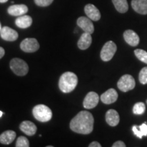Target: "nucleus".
Instances as JSON below:
<instances>
[{
  "label": "nucleus",
  "instance_id": "34",
  "mask_svg": "<svg viewBox=\"0 0 147 147\" xmlns=\"http://www.w3.org/2000/svg\"><path fill=\"white\" fill-rule=\"evenodd\" d=\"M146 102H147V100H146Z\"/></svg>",
  "mask_w": 147,
  "mask_h": 147
},
{
  "label": "nucleus",
  "instance_id": "1",
  "mask_svg": "<svg viewBox=\"0 0 147 147\" xmlns=\"http://www.w3.org/2000/svg\"><path fill=\"white\" fill-rule=\"evenodd\" d=\"M94 119L91 113L80 111L71 119L69 127L71 131L80 134H89L93 130Z\"/></svg>",
  "mask_w": 147,
  "mask_h": 147
},
{
  "label": "nucleus",
  "instance_id": "26",
  "mask_svg": "<svg viewBox=\"0 0 147 147\" xmlns=\"http://www.w3.org/2000/svg\"><path fill=\"white\" fill-rule=\"evenodd\" d=\"M140 82L142 84H147V67H144L141 69L139 74Z\"/></svg>",
  "mask_w": 147,
  "mask_h": 147
},
{
  "label": "nucleus",
  "instance_id": "5",
  "mask_svg": "<svg viewBox=\"0 0 147 147\" xmlns=\"http://www.w3.org/2000/svg\"><path fill=\"white\" fill-rule=\"evenodd\" d=\"M117 47L115 42L108 41L106 42L102 49L100 57L104 61H109L113 59L115 53L117 52Z\"/></svg>",
  "mask_w": 147,
  "mask_h": 147
},
{
  "label": "nucleus",
  "instance_id": "23",
  "mask_svg": "<svg viewBox=\"0 0 147 147\" xmlns=\"http://www.w3.org/2000/svg\"><path fill=\"white\" fill-rule=\"evenodd\" d=\"M134 54L140 61L147 64V52L142 49H136L134 51Z\"/></svg>",
  "mask_w": 147,
  "mask_h": 147
},
{
  "label": "nucleus",
  "instance_id": "15",
  "mask_svg": "<svg viewBox=\"0 0 147 147\" xmlns=\"http://www.w3.org/2000/svg\"><path fill=\"white\" fill-rule=\"evenodd\" d=\"M20 129L27 136H32L37 131V127L34 123L29 121H23L20 125Z\"/></svg>",
  "mask_w": 147,
  "mask_h": 147
},
{
  "label": "nucleus",
  "instance_id": "33",
  "mask_svg": "<svg viewBox=\"0 0 147 147\" xmlns=\"http://www.w3.org/2000/svg\"><path fill=\"white\" fill-rule=\"evenodd\" d=\"M1 23H0V32H1Z\"/></svg>",
  "mask_w": 147,
  "mask_h": 147
},
{
  "label": "nucleus",
  "instance_id": "7",
  "mask_svg": "<svg viewBox=\"0 0 147 147\" xmlns=\"http://www.w3.org/2000/svg\"><path fill=\"white\" fill-rule=\"evenodd\" d=\"M20 47L25 53H34L40 49V45L35 38H25L21 42Z\"/></svg>",
  "mask_w": 147,
  "mask_h": 147
},
{
  "label": "nucleus",
  "instance_id": "28",
  "mask_svg": "<svg viewBox=\"0 0 147 147\" xmlns=\"http://www.w3.org/2000/svg\"><path fill=\"white\" fill-rule=\"evenodd\" d=\"M112 146L113 147H125L126 145L123 142V141L119 140V141H117V142H115V143H114Z\"/></svg>",
  "mask_w": 147,
  "mask_h": 147
},
{
  "label": "nucleus",
  "instance_id": "24",
  "mask_svg": "<svg viewBox=\"0 0 147 147\" xmlns=\"http://www.w3.org/2000/svg\"><path fill=\"white\" fill-rule=\"evenodd\" d=\"M145 104L143 102H138L135 104L133 108V113L135 115H142L145 112Z\"/></svg>",
  "mask_w": 147,
  "mask_h": 147
},
{
  "label": "nucleus",
  "instance_id": "17",
  "mask_svg": "<svg viewBox=\"0 0 147 147\" xmlns=\"http://www.w3.org/2000/svg\"><path fill=\"white\" fill-rule=\"evenodd\" d=\"M131 6L138 14H147V0H132Z\"/></svg>",
  "mask_w": 147,
  "mask_h": 147
},
{
  "label": "nucleus",
  "instance_id": "20",
  "mask_svg": "<svg viewBox=\"0 0 147 147\" xmlns=\"http://www.w3.org/2000/svg\"><path fill=\"white\" fill-rule=\"evenodd\" d=\"M15 24L18 27L21 29L28 28L32 25V18L28 15H22L18 17L15 21Z\"/></svg>",
  "mask_w": 147,
  "mask_h": 147
},
{
  "label": "nucleus",
  "instance_id": "32",
  "mask_svg": "<svg viewBox=\"0 0 147 147\" xmlns=\"http://www.w3.org/2000/svg\"><path fill=\"white\" fill-rule=\"evenodd\" d=\"M3 115V113H2V112H1V111H0V118H1V116H2Z\"/></svg>",
  "mask_w": 147,
  "mask_h": 147
},
{
  "label": "nucleus",
  "instance_id": "11",
  "mask_svg": "<svg viewBox=\"0 0 147 147\" xmlns=\"http://www.w3.org/2000/svg\"><path fill=\"white\" fill-rule=\"evenodd\" d=\"M101 101L105 104H111L115 103L118 99V93L114 89H110L104 92L100 97Z\"/></svg>",
  "mask_w": 147,
  "mask_h": 147
},
{
  "label": "nucleus",
  "instance_id": "27",
  "mask_svg": "<svg viewBox=\"0 0 147 147\" xmlns=\"http://www.w3.org/2000/svg\"><path fill=\"white\" fill-rule=\"evenodd\" d=\"M54 0H34L37 5L40 7H47L50 5Z\"/></svg>",
  "mask_w": 147,
  "mask_h": 147
},
{
  "label": "nucleus",
  "instance_id": "19",
  "mask_svg": "<svg viewBox=\"0 0 147 147\" xmlns=\"http://www.w3.org/2000/svg\"><path fill=\"white\" fill-rule=\"evenodd\" d=\"M16 132L7 130L0 135V143L2 144H10L16 138Z\"/></svg>",
  "mask_w": 147,
  "mask_h": 147
},
{
  "label": "nucleus",
  "instance_id": "8",
  "mask_svg": "<svg viewBox=\"0 0 147 147\" xmlns=\"http://www.w3.org/2000/svg\"><path fill=\"white\" fill-rule=\"evenodd\" d=\"M100 97L95 92L91 91L87 93L84 97L83 101V106L86 109H92L94 108L98 104Z\"/></svg>",
  "mask_w": 147,
  "mask_h": 147
},
{
  "label": "nucleus",
  "instance_id": "12",
  "mask_svg": "<svg viewBox=\"0 0 147 147\" xmlns=\"http://www.w3.org/2000/svg\"><path fill=\"white\" fill-rule=\"evenodd\" d=\"M84 12L87 14L88 18H89L92 21H97L101 18L100 10L94 5L91 4V3H89V4L85 5V7H84Z\"/></svg>",
  "mask_w": 147,
  "mask_h": 147
},
{
  "label": "nucleus",
  "instance_id": "10",
  "mask_svg": "<svg viewBox=\"0 0 147 147\" xmlns=\"http://www.w3.org/2000/svg\"><path fill=\"white\" fill-rule=\"evenodd\" d=\"M0 35H1V38L3 40L8 42H14L17 40L18 38L17 32L7 26H5L3 28H1Z\"/></svg>",
  "mask_w": 147,
  "mask_h": 147
},
{
  "label": "nucleus",
  "instance_id": "21",
  "mask_svg": "<svg viewBox=\"0 0 147 147\" xmlns=\"http://www.w3.org/2000/svg\"><path fill=\"white\" fill-rule=\"evenodd\" d=\"M116 10L120 13H125L128 10L129 5L127 0H112Z\"/></svg>",
  "mask_w": 147,
  "mask_h": 147
},
{
  "label": "nucleus",
  "instance_id": "16",
  "mask_svg": "<svg viewBox=\"0 0 147 147\" xmlns=\"http://www.w3.org/2000/svg\"><path fill=\"white\" fill-rule=\"evenodd\" d=\"M106 121L110 126H117L120 121L119 113L115 110L113 109L108 110L106 114Z\"/></svg>",
  "mask_w": 147,
  "mask_h": 147
},
{
  "label": "nucleus",
  "instance_id": "9",
  "mask_svg": "<svg viewBox=\"0 0 147 147\" xmlns=\"http://www.w3.org/2000/svg\"><path fill=\"white\" fill-rule=\"evenodd\" d=\"M77 25L84 32L92 34L94 32V25L89 18L80 16L77 20Z\"/></svg>",
  "mask_w": 147,
  "mask_h": 147
},
{
  "label": "nucleus",
  "instance_id": "18",
  "mask_svg": "<svg viewBox=\"0 0 147 147\" xmlns=\"http://www.w3.org/2000/svg\"><path fill=\"white\" fill-rule=\"evenodd\" d=\"M91 34L84 32L81 35L78 41V47L80 50H86L91 46L92 43V37Z\"/></svg>",
  "mask_w": 147,
  "mask_h": 147
},
{
  "label": "nucleus",
  "instance_id": "25",
  "mask_svg": "<svg viewBox=\"0 0 147 147\" xmlns=\"http://www.w3.org/2000/svg\"><path fill=\"white\" fill-rule=\"evenodd\" d=\"M16 147H29V142L28 139L25 136H20L18 138L16 142Z\"/></svg>",
  "mask_w": 147,
  "mask_h": 147
},
{
  "label": "nucleus",
  "instance_id": "14",
  "mask_svg": "<svg viewBox=\"0 0 147 147\" xmlns=\"http://www.w3.org/2000/svg\"><path fill=\"white\" fill-rule=\"evenodd\" d=\"M28 12V8L25 4L12 5L8 8V13L11 16H20Z\"/></svg>",
  "mask_w": 147,
  "mask_h": 147
},
{
  "label": "nucleus",
  "instance_id": "6",
  "mask_svg": "<svg viewBox=\"0 0 147 147\" xmlns=\"http://www.w3.org/2000/svg\"><path fill=\"white\" fill-rule=\"evenodd\" d=\"M136 86V82L134 77L129 74L123 75L121 77L118 82L117 87L123 92H127L134 89Z\"/></svg>",
  "mask_w": 147,
  "mask_h": 147
},
{
  "label": "nucleus",
  "instance_id": "29",
  "mask_svg": "<svg viewBox=\"0 0 147 147\" xmlns=\"http://www.w3.org/2000/svg\"><path fill=\"white\" fill-rule=\"evenodd\" d=\"M102 145H101L98 142H96V141H94V142H92L91 144L89 145V147H101Z\"/></svg>",
  "mask_w": 147,
  "mask_h": 147
},
{
  "label": "nucleus",
  "instance_id": "3",
  "mask_svg": "<svg viewBox=\"0 0 147 147\" xmlns=\"http://www.w3.org/2000/svg\"><path fill=\"white\" fill-rule=\"evenodd\" d=\"M34 118L42 123H46L51 121L53 117V113L48 106L44 104H39L34 106L32 110Z\"/></svg>",
  "mask_w": 147,
  "mask_h": 147
},
{
  "label": "nucleus",
  "instance_id": "4",
  "mask_svg": "<svg viewBox=\"0 0 147 147\" xmlns=\"http://www.w3.org/2000/svg\"><path fill=\"white\" fill-rule=\"evenodd\" d=\"M10 67L14 74L19 76H25L29 71V66L25 61L19 58H14L10 61Z\"/></svg>",
  "mask_w": 147,
  "mask_h": 147
},
{
  "label": "nucleus",
  "instance_id": "30",
  "mask_svg": "<svg viewBox=\"0 0 147 147\" xmlns=\"http://www.w3.org/2000/svg\"><path fill=\"white\" fill-rule=\"evenodd\" d=\"M5 55V50L3 49V48L0 47V59L4 56Z\"/></svg>",
  "mask_w": 147,
  "mask_h": 147
},
{
  "label": "nucleus",
  "instance_id": "31",
  "mask_svg": "<svg viewBox=\"0 0 147 147\" xmlns=\"http://www.w3.org/2000/svg\"><path fill=\"white\" fill-rule=\"evenodd\" d=\"M8 1V0H0V3H5Z\"/></svg>",
  "mask_w": 147,
  "mask_h": 147
},
{
  "label": "nucleus",
  "instance_id": "22",
  "mask_svg": "<svg viewBox=\"0 0 147 147\" xmlns=\"http://www.w3.org/2000/svg\"><path fill=\"white\" fill-rule=\"evenodd\" d=\"M134 134L139 138H142L143 136H147V124L143 123L140 126L134 125L132 127Z\"/></svg>",
  "mask_w": 147,
  "mask_h": 147
},
{
  "label": "nucleus",
  "instance_id": "2",
  "mask_svg": "<svg viewBox=\"0 0 147 147\" xmlns=\"http://www.w3.org/2000/svg\"><path fill=\"white\" fill-rule=\"evenodd\" d=\"M78 84V77L74 73L66 71L61 75L59 81V87L64 93H70Z\"/></svg>",
  "mask_w": 147,
  "mask_h": 147
},
{
  "label": "nucleus",
  "instance_id": "13",
  "mask_svg": "<svg viewBox=\"0 0 147 147\" xmlns=\"http://www.w3.org/2000/svg\"><path fill=\"white\" fill-rule=\"evenodd\" d=\"M123 38L127 43L131 47H136L140 42L139 36L136 33L131 29H128L124 32Z\"/></svg>",
  "mask_w": 147,
  "mask_h": 147
}]
</instances>
